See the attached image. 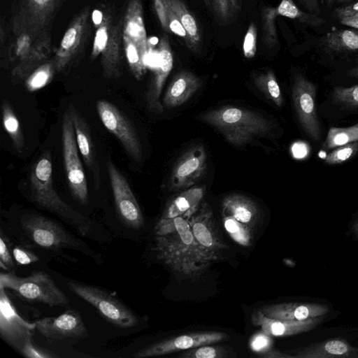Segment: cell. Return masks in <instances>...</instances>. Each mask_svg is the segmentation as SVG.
<instances>
[{
    "label": "cell",
    "mask_w": 358,
    "mask_h": 358,
    "mask_svg": "<svg viewBox=\"0 0 358 358\" xmlns=\"http://www.w3.org/2000/svg\"><path fill=\"white\" fill-rule=\"evenodd\" d=\"M187 213L158 220L155 227L154 250L157 259L174 273L189 279H198L215 261L194 237Z\"/></svg>",
    "instance_id": "cell-1"
},
{
    "label": "cell",
    "mask_w": 358,
    "mask_h": 358,
    "mask_svg": "<svg viewBox=\"0 0 358 358\" xmlns=\"http://www.w3.org/2000/svg\"><path fill=\"white\" fill-rule=\"evenodd\" d=\"M8 227L18 243L31 249L62 255L64 250H74L101 264V255L78 238L62 224L43 215L27 212L20 214Z\"/></svg>",
    "instance_id": "cell-2"
},
{
    "label": "cell",
    "mask_w": 358,
    "mask_h": 358,
    "mask_svg": "<svg viewBox=\"0 0 358 358\" xmlns=\"http://www.w3.org/2000/svg\"><path fill=\"white\" fill-rule=\"evenodd\" d=\"M29 183V200L33 203L62 220L79 235L96 241L105 240L106 235L99 227L64 202L57 193L53 186L52 164L49 152H44L32 166Z\"/></svg>",
    "instance_id": "cell-3"
},
{
    "label": "cell",
    "mask_w": 358,
    "mask_h": 358,
    "mask_svg": "<svg viewBox=\"0 0 358 358\" xmlns=\"http://www.w3.org/2000/svg\"><path fill=\"white\" fill-rule=\"evenodd\" d=\"M202 122L216 129L231 145L243 146L257 138L271 134L273 122L255 111L223 106L200 115Z\"/></svg>",
    "instance_id": "cell-4"
},
{
    "label": "cell",
    "mask_w": 358,
    "mask_h": 358,
    "mask_svg": "<svg viewBox=\"0 0 358 358\" xmlns=\"http://www.w3.org/2000/svg\"><path fill=\"white\" fill-rule=\"evenodd\" d=\"M0 287L10 289L22 299L49 306H66L69 300L51 276L41 271H34L27 277L14 272L0 273Z\"/></svg>",
    "instance_id": "cell-5"
},
{
    "label": "cell",
    "mask_w": 358,
    "mask_h": 358,
    "mask_svg": "<svg viewBox=\"0 0 358 358\" xmlns=\"http://www.w3.org/2000/svg\"><path fill=\"white\" fill-rule=\"evenodd\" d=\"M69 289L76 296L94 307L108 322L121 329L138 325V317L111 292L92 285L69 281Z\"/></svg>",
    "instance_id": "cell-6"
},
{
    "label": "cell",
    "mask_w": 358,
    "mask_h": 358,
    "mask_svg": "<svg viewBox=\"0 0 358 358\" xmlns=\"http://www.w3.org/2000/svg\"><path fill=\"white\" fill-rule=\"evenodd\" d=\"M62 154L69 189L82 205L88 203L87 179L78 155V148L69 108L64 113L62 123Z\"/></svg>",
    "instance_id": "cell-7"
},
{
    "label": "cell",
    "mask_w": 358,
    "mask_h": 358,
    "mask_svg": "<svg viewBox=\"0 0 358 358\" xmlns=\"http://www.w3.org/2000/svg\"><path fill=\"white\" fill-rule=\"evenodd\" d=\"M315 96V85L301 73H295L292 98L296 117L307 136L315 142H319L322 138V129L316 110Z\"/></svg>",
    "instance_id": "cell-8"
},
{
    "label": "cell",
    "mask_w": 358,
    "mask_h": 358,
    "mask_svg": "<svg viewBox=\"0 0 358 358\" xmlns=\"http://www.w3.org/2000/svg\"><path fill=\"white\" fill-rule=\"evenodd\" d=\"M96 107L105 128L119 140L133 159L140 162L143 158L142 146L131 122L117 107L106 100H99Z\"/></svg>",
    "instance_id": "cell-9"
},
{
    "label": "cell",
    "mask_w": 358,
    "mask_h": 358,
    "mask_svg": "<svg viewBox=\"0 0 358 358\" xmlns=\"http://www.w3.org/2000/svg\"><path fill=\"white\" fill-rule=\"evenodd\" d=\"M106 165L119 219L126 227L140 229L144 224V219L128 181L112 161H108Z\"/></svg>",
    "instance_id": "cell-10"
},
{
    "label": "cell",
    "mask_w": 358,
    "mask_h": 358,
    "mask_svg": "<svg viewBox=\"0 0 358 358\" xmlns=\"http://www.w3.org/2000/svg\"><path fill=\"white\" fill-rule=\"evenodd\" d=\"M35 322L24 320L17 312L6 289L0 287V336L12 348L20 353L27 341L32 340Z\"/></svg>",
    "instance_id": "cell-11"
},
{
    "label": "cell",
    "mask_w": 358,
    "mask_h": 358,
    "mask_svg": "<svg viewBox=\"0 0 358 358\" xmlns=\"http://www.w3.org/2000/svg\"><path fill=\"white\" fill-rule=\"evenodd\" d=\"M187 219L193 236L201 248L215 261L220 259L222 251L228 247L220 236L208 203L203 202L189 212Z\"/></svg>",
    "instance_id": "cell-12"
},
{
    "label": "cell",
    "mask_w": 358,
    "mask_h": 358,
    "mask_svg": "<svg viewBox=\"0 0 358 358\" xmlns=\"http://www.w3.org/2000/svg\"><path fill=\"white\" fill-rule=\"evenodd\" d=\"M228 338L227 334L221 331L189 333L153 343L141 349L133 356L136 358L162 356L203 345L219 343Z\"/></svg>",
    "instance_id": "cell-13"
},
{
    "label": "cell",
    "mask_w": 358,
    "mask_h": 358,
    "mask_svg": "<svg viewBox=\"0 0 358 358\" xmlns=\"http://www.w3.org/2000/svg\"><path fill=\"white\" fill-rule=\"evenodd\" d=\"M207 169V157L203 145H196L187 150L173 169L169 188L173 191L193 187L203 178Z\"/></svg>",
    "instance_id": "cell-14"
},
{
    "label": "cell",
    "mask_w": 358,
    "mask_h": 358,
    "mask_svg": "<svg viewBox=\"0 0 358 358\" xmlns=\"http://www.w3.org/2000/svg\"><path fill=\"white\" fill-rule=\"evenodd\" d=\"M36 330L50 341L78 340L87 336L80 314L68 309L57 317H47L34 322Z\"/></svg>",
    "instance_id": "cell-15"
},
{
    "label": "cell",
    "mask_w": 358,
    "mask_h": 358,
    "mask_svg": "<svg viewBox=\"0 0 358 358\" xmlns=\"http://www.w3.org/2000/svg\"><path fill=\"white\" fill-rule=\"evenodd\" d=\"M159 59L154 77L146 92L145 101L149 110L155 114H162L164 106L160 101V96L164 85L173 69V57L169 37H162L159 46Z\"/></svg>",
    "instance_id": "cell-16"
},
{
    "label": "cell",
    "mask_w": 358,
    "mask_h": 358,
    "mask_svg": "<svg viewBox=\"0 0 358 358\" xmlns=\"http://www.w3.org/2000/svg\"><path fill=\"white\" fill-rule=\"evenodd\" d=\"M68 108L71 114L78 150L85 165L92 174L94 187L98 189L101 182L100 168L89 125L73 104H70Z\"/></svg>",
    "instance_id": "cell-17"
},
{
    "label": "cell",
    "mask_w": 358,
    "mask_h": 358,
    "mask_svg": "<svg viewBox=\"0 0 358 358\" xmlns=\"http://www.w3.org/2000/svg\"><path fill=\"white\" fill-rule=\"evenodd\" d=\"M324 320V315L303 320L273 319L266 316L259 310L251 316L253 325L270 336H286L307 332L317 327Z\"/></svg>",
    "instance_id": "cell-18"
},
{
    "label": "cell",
    "mask_w": 358,
    "mask_h": 358,
    "mask_svg": "<svg viewBox=\"0 0 358 358\" xmlns=\"http://www.w3.org/2000/svg\"><path fill=\"white\" fill-rule=\"evenodd\" d=\"M202 80L189 71H181L174 76L162 99L163 106L178 107L187 101L201 87Z\"/></svg>",
    "instance_id": "cell-19"
},
{
    "label": "cell",
    "mask_w": 358,
    "mask_h": 358,
    "mask_svg": "<svg viewBox=\"0 0 358 358\" xmlns=\"http://www.w3.org/2000/svg\"><path fill=\"white\" fill-rule=\"evenodd\" d=\"M259 310L273 319L303 320L326 315L329 307L320 303H282L262 306Z\"/></svg>",
    "instance_id": "cell-20"
},
{
    "label": "cell",
    "mask_w": 358,
    "mask_h": 358,
    "mask_svg": "<svg viewBox=\"0 0 358 358\" xmlns=\"http://www.w3.org/2000/svg\"><path fill=\"white\" fill-rule=\"evenodd\" d=\"M294 357L299 358H355L358 357V348L347 341L332 338L292 350Z\"/></svg>",
    "instance_id": "cell-21"
},
{
    "label": "cell",
    "mask_w": 358,
    "mask_h": 358,
    "mask_svg": "<svg viewBox=\"0 0 358 358\" xmlns=\"http://www.w3.org/2000/svg\"><path fill=\"white\" fill-rule=\"evenodd\" d=\"M222 213L233 216L251 229L260 219V210L257 203L250 198L239 194H232L224 198Z\"/></svg>",
    "instance_id": "cell-22"
},
{
    "label": "cell",
    "mask_w": 358,
    "mask_h": 358,
    "mask_svg": "<svg viewBox=\"0 0 358 358\" xmlns=\"http://www.w3.org/2000/svg\"><path fill=\"white\" fill-rule=\"evenodd\" d=\"M204 194L203 187H191L182 190L167 203L160 219H173L195 210Z\"/></svg>",
    "instance_id": "cell-23"
},
{
    "label": "cell",
    "mask_w": 358,
    "mask_h": 358,
    "mask_svg": "<svg viewBox=\"0 0 358 358\" xmlns=\"http://www.w3.org/2000/svg\"><path fill=\"white\" fill-rule=\"evenodd\" d=\"M176 15L187 35V48L197 52L201 47L202 34L200 27L192 12L182 0H165Z\"/></svg>",
    "instance_id": "cell-24"
},
{
    "label": "cell",
    "mask_w": 358,
    "mask_h": 358,
    "mask_svg": "<svg viewBox=\"0 0 358 358\" xmlns=\"http://www.w3.org/2000/svg\"><path fill=\"white\" fill-rule=\"evenodd\" d=\"M326 46L336 52L358 51V29H338L325 36Z\"/></svg>",
    "instance_id": "cell-25"
},
{
    "label": "cell",
    "mask_w": 358,
    "mask_h": 358,
    "mask_svg": "<svg viewBox=\"0 0 358 358\" xmlns=\"http://www.w3.org/2000/svg\"><path fill=\"white\" fill-rule=\"evenodd\" d=\"M1 108L3 128L10 136L15 148L19 152H22L25 143L18 118L6 99L2 100Z\"/></svg>",
    "instance_id": "cell-26"
},
{
    "label": "cell",
    "mask_w": 358,
    "mask_h": 358,
    "mask_svg": "<svg viewBox=\"0 0 358 358\" xmlns=\"http://www.w3.org/2000/svg\"><path fill=\"white\" fill-rule=\"evenodd\" d=\"M252 78L257 88L278 107H282V94L273 71L270 69L264 73H256Z\"/></svg>",
    "instance_id": "cell-27"
},
{
    "label": "cell",
    "mask_w": 358,
    "mask_h": 358,
    "mask_svg": "<svg viewBox=\"0 0 358 358\" xmlns=\"http://www.w3.org/2000/svg\"><path fill=\"white\" fill-rule=\"evenodd\" d=\"M276 8L279 15L297 20L311 27H320L324 23L317 15L301 10L293 0H281Z\"/></svg>",
    "instance_id": "cell-28"
},
{
    "label": "cell",
    "mask_w": 358,
    "mask_h": 358,
    "mask_svg": "<svg viewBox=\"0 0 358 358\" xmlns=\"http://www.w3.org/2000/svg\"><path fill=\"white\" fill-rule=\"evenodd\" d=\"M353 142H358V123L348 127H331L322 148L333 149Z\"/></svg>",
    "instance_id": "cell-29"
},
{
    "label": "cell",
    "mask_w": 358,
    "mask_h": 358,
    "mask_svg": "<svg viewBox=\"0 0 358 358\" xmlns=\"http://www.w3.org/2000/svg\"><path fill=\"white\" fill-rule=\"evenodd\" d=\"M236 357V352L229 346L203 345L184 350L180 358H228Z\"/></svg>",
    "instance_id": "cell-30"
},
{
    "label": "cell",
    "mask_w": 358,
    "mask_h": 358,
    "mask_svg": "<svg viewBox=\"0 0 358 358\" xmlns=\"http://www.w3.org/2000/svg\"><path fill=\"white\" fill-rule=\"evenodd\" d=\"M223 223L229 236L238 244L248 247L252 243V229L233 216L222 213Z\"/></svg>",
    "instance_id": "cell-31"
},
{
    "label": "cell",
    "mask_w": 358,
    "mask_h": 358,
    "mask_svg": "<svg viewBox=\"0 0 358 358\" xmlns=\"http://www.w3.org/2000/svg\"><path fill=\"white\" fill-rule=\"evenodd\" d=\"M278 15L276 7L264 6L262 9V41L268 48H273L278 43L275 18Z\"/></svg>",
    "instance_id": "cell-32"
},
{
    "label": "cell",
    "mask_w": 358,
    "mask_h": 358,
    "mask_svg": "<svg viewBox=\"0 0 358 358\" xmlns=\"http://www.w3.org/2000/svg\"><path fill=\"white\" fill-rule=\"evenodd\" d=\"M332 99L337 105L346 108H358V85L334 88Z\"/></svg>",
    "instance_id": "cell-33"
},
{
    "label": "cell",
    "mask_w": 358,
    "mask_h": 358,
    "mask_svg": "<svg viewBox=\"0 0 358 358\" xmlns=\"http://www.w3.org/2000/svg\"><path fill=\"white\" fill-rule=\"evenodd\" d=\"M53 66L45 64L33 72L26 80L27 90L30 92L38 91L45 87L52 80Z\"/></svg>",
    "instance_id": "cell-34"
},
{
    "label": "cell",
    "mask_w": 358,
    "mask_h": 358,
    "mask_svg": "<svg viewBox=\"0 0 358 358\" xmlns=\"http://www.w3.org/2000/svg\"><path fill=\"white\" fill-rule=\"evenodd\" d=\"M358 152V142H353L338 146L324 158L325 164L338 165L352 158Z\"/></svg>",
    "instance_id": "cell-35"
},
{
    "label": "cell",
    "mask_w": 358,
    "mask_h": 358,
    "mask_svg": "<svg viewBox=\"0 0 358 358\" xmlns=\"http://www.w3.org/2000/svg\"><path fill=\"white\" fill-rule=\"evenodd\" d=\"M34 250L19 243L12 248V254L17 265H29L38 262L39 257Z\"/></svg>",
    "instance_id": "cell-36"
},
{
    "label": "cell",
    "mask_w": 358,
    "mask_h": 358,
    "mask_svg": "<svg viewBox=\"0 0 358 358\" xmlns=\"http://www.w3.org/2000/svg\"><path fill=\"white\" fill-rule=\"evenodd\" d=\"M0 265L1 267L8 272H13L16 268V263L13 257L10 246L6 235L1 231L0 238Z\"/></svg>",
    "instance_id": "cell-37"
},
{
    "label": "cell",
    "mask_w": 358,
    "mask_h": 358,
    "mask_svg": "<svg viewBox=\"0 0 358 358\" xmlns=\"http://www.w3.org/2000/svg\"><path fill=\"white\" fill-rule=\"evenodd\" d=\"M272 339L270 336L262 331L253 335L250 340L251 350L262 357L264 354L272 350Z\"/></svg>",
    "instance_id": "cell-38"
},
{
    "label": "cell",
    "mask_w": 358,
    "mask_h": 358,
    "mask_svg": "<svg viewBox=\"0 0 358 358\" xmlns=\"http://www.w3.org/2000/svg\"><path fill=\"white\" fill-rule=\"evenodd\" d=\"M257 28L254 22H251L245 33L243 43V52L246 58L250 59L255 57L257 51Z\"/></svg>",
    "instance_id": "cell-39"
},
{
    "label": "cell",
    "mask_w": 358,
    "mask_h": 358,
    "mask_svg": "<svg viewBox=\"0 0 358 358\" xmlns=\"http://www.w3.org/2000/svg\"><path fill=\"white\" fill-rule=\"evenodd\" d=\"M211 10L222 22H227L234 15L228 0H210Z\"/></svg>",
    "instance_id": "cell-40"
},
{
    "label": "cell",
    "mask_w": 358,
    "mask_h": 358,
    "mask_svg": "<svg viewBox=\"0 0 358 358\" xmlns=\"http://www.w3.org/2000/svg\"><path fill=\"white\" fill-rule=\"evenodd\" d=\"M20 354L27 358H55L57 357L53 352H50L41 347L36 346L30 340L27 342Z\"/></svg>",
    "instance_id": "cell-41"
},
{
    "label": "cell",
    "mask_w": 358,
    "mask_h": 358,
    "mask_svg": "<svg viewBox=\"0 0 358 358\" xmlns=\"http://www.w3.org/2000/svg\"><path fill=\"white\" fill-rule=\"evenodd\" d=\"M168 6V5H167ZM168 23L170 32H173L176 35L182 38L185 42H187V35L183 28L182 25L180 22L179 20L172 11V10L168 6Z\"/></svg>",
    "instance_id": "cell-42"
},
{
    "label": "cell",
    "mask_w": 358,
    "mask_h": 358,
    "mask_svg": "<svg viewBox=\"0 0 358 358\" xmlns=\"http://www.w3.org/2000/svg\"><path fill=\"white\" fill-rule=\"evenodd\" d=\"M155 8L162 28L170 32L168 23V6L165 0H154Z\"/></svg>",
    "instance_id": "cell-43"
},
{
    "label": "cell",
    "mask_w": 358,
    "mask_h": 358,
    "mask_svg": "<svg viewBox=\"0 0 358 358\" xmlns=\"http://www.w3.org/2000/svg\"><path fill=\"white\" fill-rule=\"evenodd\" d=\"M335 13L339 20L357 16L358 15V2L344 7L338 8L336 9Z\"/></svg>",
    "instance_id": "cell-44"
},
{
    "label": "cell",
    "mask_w": 358,
    "mask_h": 358,
    "mask_svg": "<svg viewBox=\"0 0 358 358\" xmlns=\"http://www.w3.org/2000/svg\"><path fill=\"white\" fill-rule=\"evenodd\" d=\"M77 38V30L71 27L67 30L64 34L61 46L63 50L70 49L75 43Z\"/></svg>",
    "instance_id": "cell-45"
},
{
    "label": "cell",
    "mask_w": 358,
    "mask_h": 358,
    "mask_svg": "<svg viewBox=\"0 0 358 358\" xmlns=\"http://www.w3.org/2000/svg\"><path fill=\"white\" fill-rule=\"evenodd\" d=\"M308 13L319 15L320 13V7L319 0H298Z\"/></svg>",
    "instance_id": "cell-46"
},
{
    "label": "cell",
    "mask_w": 358,
    "mask_h": 358,
    "mask_svg": "<svg viewBox=\"0 0 358 358\" xmlns=\"http://www.w3.org/2000/svg\"><path fill=\"white\" fill-rule=\"evenodd\" d=\"M107 39L108 35L106 29L104 28L99 29L96 31L95 38L96 47L99 51H101L105 48Z\"/></svg>",
    "instance_id": "cell-47"
},
{
    "label": "cell",
    "mask_w": 358,
    "mask_h": 358,
    "mask_svg": "<svg viewBox=\"0 0 358 358\" xmlns=\"http://www.w3.org/2000/svg\"><path fill=\"white\" fill-rule=\"evenodd\" d=\"M341 24L358 29V17H348L340 20Z\"/></svg>",
    "instance_id": "cell-48"
},
{
    "label": "cell",
    "mask_w": 358,
    "mask_h": 358,
    "mask_svg": "<svg viewBox=\"0 0 358 358\" xmlns=\"http://www.w3.org/2000/svg\"><path fill=\"white\" fill-rule=\"evenodd\" d=\"M234 15L237 14L241 8L242 0H228Z\"/></svg>",
    "instance_id": "cell-49"
},
{
    "label": "cell",
    "mask_w": 358,
    "mask_h": 358,
    "mask_svg": "<svg viewBox=\"0 0 358 358\" xmlns=\"http://www.w3.org/2000/svg\"><path fill=\"white\" fill-rule=\"evenodd\" d=\"M92 20L95 24H99L102 21V13L98 10H95L92 13Z\"/></svg>",
    "instance_id": "cell-50"
},
{
    "label": "cell",
    "mask_w": 358,
    "mask_h": 358,
    "mask_svg": "<svg viewBox=\"0 0 358 358\" xmlns=\"http://www.w3.org/2000/svg\"><path fill=\"white\" fill-rule=\"evenodd\" d=\"M348 76L352 78H358V65L350 69L348 71Z\"/></svg>",
    "instance_id": "cell-51"
},
{
    "label": "cell",
    "mask_w": 358,
    "mask_h": 358,
    "mask_svg": "<svg viewBox=\"0 0 358 358\" xmlns=\"http://www.w3.org/2000/svg\"><path fill=\"white\" fill-rule=\"evenodd\" d=\"M353 230H354L355 233L356 234V235L358 236V219L357 220V221L355 222V223L354 224Z\"/></svg>",
    "instance_id": "cell-52"
},
{
    "label": "cell",
    "mask_w": 358,
    "mask_h": 358,
    "mask_svg": "<svg viewBox=\"0 0 358 358\" xmlns=\"http://www.w3.org/2000/svg\"><path fill=\"white\" fill-rule=\"evenodd\" d=\"M206 6L210 9L211 10V3H210V0H203Z\"/></svg>",
    "instance_id": "cell-53"
},
{
    "label": "cell",
    "mask_w": 358,
    "mask_h": 358,
    "mask_svg": "<svg viewBox=\"0 0 358 358\" xmlns=\"http://www.w3.org/2000/svg\"><path fill=\"white\" fill-rule=\"evenodd\" d=\"M38 4L43 5L48 2L49 0H34Z\"/></svg>",
    "instance_id": "cell-54"
},
{
    "label": "cell",
    "mask_w": 358,
    "mask_h": 358,
    "mask_svg": "<svg viewBox=\"0 0 358 358\" xmlns=\"http://www.w3.org/2000/svg\"><path fill=\"white\" fill-rule=\"evenodd\" d=\"M335 0H327V3L329 6L331 5Z\"/></svg>",
    "instance_id": "cell-55"
},
{
    "label": "cell",
    "mask_w": 358,
    "mask_h": 358,
    "mask_svg": "<svg viewBox=\"0 0 358 358\" xmlns=\"http://www.w3.org/2000/svg\"><path fill=\"white\" fill-rule=\"evenodd\" d=\"M339 1H349V0H338Z\"/></svg>",
    "instance_id": "cell-56"
},
{
    "label": "cell",
    "mask_w": 358,
    "mask_h": 358,
    "mask_svg": "<svg viewBox=\"0 0 358 358\" xmlns=\"http://www.w3.org/2000/svg\"><path fill=\"white\" fill-rule=\"evenodd\" d=\"M355 17H358V15H357V16H355Z\"/></svg>",
    "instance_id": "cell-57"
}]
</instances>
